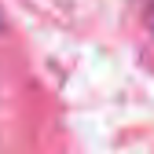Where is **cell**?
<instances>
[{"mask_svg": "<svg viewBox=\"0 0 154 154\" xmlns=\"http://www.w3.org/2000/svg\"><path fill=\"white\" fill-rule=\"evenodd\" d=\"M147 22H150V29H154V4L147 8Z\"/></svg>", "mask_w": 154, "mask_h": 154, "instance_id": "obj_1", "label": "cell"}]
</instances>
